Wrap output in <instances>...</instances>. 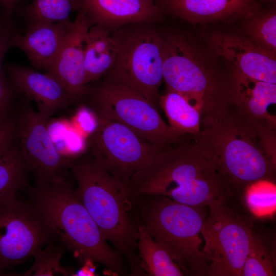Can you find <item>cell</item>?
Returning <instances> with one entry per match:
<instances>
[{"label": "cell", "mask_w": 276, "mask_h": 276, "mask_svg": "<svg viewBox=\"0 0 276 276\" xmlns=\"http://www.w3.org/2000/svg\"><path fill=\"white\" fill-rule=\"evenodd\" d=\"M96 117V126L88 139V153L125 187L133 174L151 164L163 149L118 122Z\"/></svg>", "instance_id": "10"}, {"label": "cell", "mask_w": 276, "mask_h": 276, "mask_svg": "<svg viewBox=\"0 0 276 276\" xmlns=\"http://www.w3.org/2000/svg\"><path fill=\"white\" fill-rule=\"evenodd\" d=\"M82 10L91 26L110 33L137 22H162L166 16L154 0H81Z\"/></svg>", "instance_id": "17"}, {"label": "cell", "mask_w": 276, "mask_h": 276, "mask_svg": "<svg viewBox=\"0 0 276 276\" xmlns=\"http://www.w3.org/2000/svg\"><path fill=\"white\" fill-rule=\"evenodd\" d=\"M160 23H132L112 32L117 57L112 68L101 79L130 87L156 107L159 105V87L163 81L167 34Z\"/></svg>", "instance_id": "7"}, {"label": "cell", "mask_w": 276, "mask_h": 276, "mask_svg": "<svg viewBox=\"0 0 276 276\" xmlns=\"http://www.w3.org/2000/svg\"><path fill=\"white\" fill-rule=\"evenodd\" d=\"M90 26L84 12L82 10L78 11L55 62L47 72L80 101L84 96L87 86L84 66V48Z\"/></svg>", "instance_id": "16"}, {"label": "cell", "mask_w": 276, "mask_h": 276, "mask_svg": "<svg viewBox=\"0 0 276 276\" xmlns=\"http://www.w3.org/2000/svg\"><path fill=\"white\" fill-rule=\"evenodd\" d=\"M77 182L76 193L104 238L129 261L133 273L138 272L140 260L135 253L138 223L130 216L131 206L124 195V186L104 170L88 154L71 160Z\"/></svg>", "instance_id": "5"}, {"label": "cell", "mask_w": 276, "mask_h": 276, "mask_svg": "<svg viewBox=\"0 0 276 276\" xmlns=\"http://www.w3.org/2000/svg\"><path fill=\"white\" fill-rule=\"evenodd\" d=\"M94 262L87 261L84 263V266L76 273L75 275H94V269L93 268Z\"/></svg>", "instance_id": "33"}, {"label": "cell", "mask_w": 276, "mask_h": 276, "mask_svg": "<svg viewBox=\"0 0 276 276\" xmlns=\"http://www.w3.org/2000/svg\"><path fill=\"white\" fill-rule=\"evenodd\" d=\"M16 109V108H15ZM17 142V131L15 110L0 121V158Z\"/></svg>", "instance_id": "30"}, {"label": "cell", "mask_w": 276, "mask_h": 276, "mask_svg": "<svg viewBox=\"0 0 276 276\" xmlns=\"http://www.w3.org/2000/svg\"><path fill=\"white\" fill-rule=\"evenodd\" d=\"M136 206L138 224L169 253L184 274H205L199 235L207 216L205 206H193L159 195L129 201Z\"/></svg>", "instance_id": "6"}, {"label": "cell", "mask_w": 276, "mask_h": 276, "mask_svg": "<svg viewBox=\"0 0 276 276\" xmlns=\"http://www.w3.org/2000/svg\"><path fill=\"white\" fill-rule=\"evenodd\" d=\"M137 248L140 267L150 276H181L183 272L168 251L138 224Z\"/></svg>", "instance_id": "22"}, {"label": "cell", "mask_w": 276, "mask_h": 276, "mask_svg": "<svg viewBox=\"0 0 276 276\" xmlns=\"http://www.w3.org/2000/svg\"><path fill=\"white\" fill-rule=\"evenodd\" d=\"M7 19L0 9V36L4 29Z\"/></svg>", "instance_id": "34"}, {"label": "cell", "mask_w": 276, "mask_h": 276, "mask_svg": "<svg viewBox=\"0 0 276 276\" xmlns=\"http://www.w3.org/2000/svg\"><path fill=\"white\" fill-rule=\"evenodd\" d=\"M3 70L19 95L34 101L37 111L47 121L58 111L80 101L49 72L16 63H7Z\"/></svg>", "instance_id": "15"}, {"label": "cell", "mask_w": 276, "mask_h": 276, "mask_svg": "<svg viewBox=\"0 0 276 276\" xmlns=\"http://www.w3.org/2000/svg\"><path fill=\"white\" fill-rule=\"evenodd\" d=\"M15 109L17 142L21 155L35 185L52 182L68 176L71 160L64 157L53 142L47 121L22 96Z\"/></svg>", "instance_id": "12"}, {"label": "cell", "mask_w": 276, "mask_h": 276, "mask_svg": "<svg viewBox=\"0 0 276 276\" xmlns=\"http://www.w3.org/2000/svg\"><path fill=\"white\" fill-rule=\"evenodd\" d=\"M260 131L233 108L218 122L201 128L194 137L202 154L234 192L258 181H272L275 162L268 155Z\"/></svg>", "instance_id": "3"}, {"label": "cell", "mask_w": 276, "mask_h": 276, "mask_svg": "<svg viewBox=\"0 0 276 276\" xmlns=\"http://www.w3.org/2000/svg\"><path fill=\"white\" fill-rule=\"evenodd\" d=\"M233 108L251 122L275 129L269 108L276 103V84L245 76L231 67Z\"/></svg>", "instance_id": "19"}, {"label": "cell", "mask_w": 276, "mask_h": 276, "mask_svg": "<svg viewBox=\"0 0 276 276\" xmlns=\"http://www.w3.org/2000/svg\"><path fill=\"white\" fill-rule=\"evenodd\" d=\"M158 104L173 131L183 135L194 137L200 133L201 112L184 96L175 91L166 90L164 94L160 95Z\"/></svg>", "instance_id": "21"}, {"label": "cell", "mask_w": 276, "mask_h": 276, "mask_svg": "<svg viewBox=\"0 0 276 276\" xmlns=\"http://www.w3.org/2000/svg\"><path fill=\"white\" fill-rule=\"evenodd\" d=\"M165 16L192 25L241 22L262 8L257 0H154Z\"/></svg>", "instance_id": "14"}, {"label": "cell", "mask_w": 276, "mask_h": 276, "mask_svg": "<svg viewBox=\"0 0 276 276\" xmlns=\"http://www.w3.org/2000/svg\"><path fill=\"white\" fill-rule=\"evenodd\" d=\"M205 45L238 73L276 84V55L254 44L241 33L215 31L204 35Z\"/></svg>", "instance_id": "13"}, {"label": "cell", "mask_w": 276, "mask_h": 276, "mask_svg": "<svg viewBox=\"0 0 276 276\" xmlns=\"http://www.w3.org/2000/svg\"><path fill=\"white\" fill-rule=\"evenodd\" d=\"M241 34L260 48L276 55V9L262 8L241 22Z\"/></svg>", "instance_id": "24"}, {"label": "cell", "mask_w": 276, "mask_h": 276, "mask_svg": "<svg viewBox=\"0 0 276 276\" xmlns=\"http://www.w3.org/2000/svg\"><path fill=\"white\" fill-rule=\"evenodd\" d=\"M116 42L111 33L104 28L91 26L84 48V70L87 84L97 82L113 67L117 57Z\"/></svg>", "instance_id": "20"}, {"label": "cell", "mask_w": 276, "mask_h": 276, "mask_svg": "<svg viewBox=\"0 0 276 276\" xmlns=\"http://www.w3.org/2000/svg\"><path fill=\"white\" fill-rule=\"evenodd\" d=\"M217 57L189 35L167 31L163 66L166 90L180 94L199 109L201 127L218 122L233 108L231 68L221 67Z\"/></svg>", "instance_id": "2"}, {"label": "cell", "mask_w": 276, "mask_h": 276, "mask_svg": "<svg viewBox=\"0 0 276 276\" xmlns=\"http://www.w3.org/2000/svg\"><path fill=\"white\" fill-rule=\"evenodd\" d=\"M64 251V246L57 247L53 242L48 244L44 250L40 249L33 255L35 262L31 268L23 273V275H54L62 274L70 275L69 270L60 264Z\"/></svg>", "instance_id": "28"}, {"label": "cell", "mask_w": 276, "mask_h": 276, "mask_svg": "<svg viewBox=\"0 0 276 276\" xmlns=\"http://www.w3.org/2000/svg\"><path fill=\"white\" fill-rule=\"evenodd\" d=\"M28 172L17 142L0 158V203L14 200L18 191L29 187Z\"/></svg>", "instance_id": "23"}, {"label": "cell", "mask_w": 276, "mask_h": 276, "mask_svg": "<svg viewBox=\"0 0 276 276\" xmlns=\"http://www.w3.org/2000/svg\"><path fill=\"white\" fill-rule=\"evenodd\" d=\"M228 201L220 200L208 205L209 214L200 231L207 275L242 276L249 250L255 231Z\"/></svg>", "instance_id": "9"}, {"label": "cell", "mask_w": 276, "mask_h": 276, "mask_svg": "<svg viewBox=\"0 0 276 276\" xmlns=\"http://www.w3.org/2000/svg\"><path fill=\"white\" fill-rule=\"evenodd\" d=\"M81 9V0H33L21 10V13L28 24L56 23L70 19L71 13Z\"/></svg>", "instance_id": "25"}, {"label": "cell", "mask_w": 276, "mask_h": 276, "mask_svg": "<svg viewBox=\"0 0 276 276\" xmlns=\"http://www.w3.org/2000/svg\"><path fill=\"white\" fill-rule=\"evenodd\" d=\"M58 236L28 200L0 203V267L4 271L33 256Z\"/></svg>", "instance_id": "11"}, {"label": "cell", "mask_w": 276, "mask_h": 276, "mask_svg": "<svg viewBox=\"0 0 276 276\" xmlns=\"http://www.w3.org/2000/svg\"><path fill=\"white\" fill-rule=\"evenodd\" d=\"M72 24L70 19L59 22L28 24L23 34L12 35L11 45L22 51L36 70L49 72L64 43Z\"/></svg>", "instance_id": "18"}, {"label": "cell", "mask_w": 276, "mask_h": 276, "mask_svg": "<svg viewBox=\"0 0 276 276\" xmlns=\"http://www.w3.org/2000/svg\"><path fill=\"white\" fill-rule=\"evenodd\" d=\"M20 0H0V9L7 19L11 18Z\"/></svg>", "instance_id": "32"}, {"label": "cell", "mask_w": 276, "mask_h": 276, "mask_svg": "<svg viewBox=\"0 0 276 276\" xmlns=\"http://www.w3.org/2000/svg\"><path fill=\"white\" fill-rule=\"evenodd\" d=\"M15 32L11 18L7 19L3 31L0 36V73L3 71V61L10 48L12 35Z\"/></svg>", "instance_id": "31"}, {"label": "cell", "mask_w": 276, "mask_h": 276, "mask_svg": "<svg viewBox=\"0 0 276 276\" xmlns=\"http://www.w3.org/2000/svg\"><path fill=\"white\" fill-rule=\"evenodd\" d=\"M275 271L273 252L262 236L255 231L242 276H273Z\"/></svg>", "instance_id": "26"}, {"label": "cell", "mask_w": 276, "mask_h": 276, "mask_svg": "<svg viewBox=\"0 0 276 276\" xmlns=\"http://www.w3.org/2000/svg\"><path fill=\"white\" fill-rule=\"evenodd\" d=\"M31 202L60 237L65 246L83 263H99L122 274L121 255L112 249L78 197L68 176L25 190Z\"/></svg>", "instance_id": "4"}, {"label": "cell", "mask_w": 276, "mask_h": 276, "mask_svg": "<svg viewBox=\"0 0 276 276\" xmlns=\"http://www.w3.org/2000/svg\"><path fill=\"white\" fill-rule=\"evenodd\" d=\"M18 95L3 70L0 73V121L15 110Z\"/></svg>", "instance_id": "29"}, {"label": "cell", "mask_w": 276, "mask_h": 276, "mask_svg": "<svg viewBox=\"0 0 276 276\" xmlns=\"http://www.w3.org/2000/svg\"><path fill=\"white\" fill-rule=\"evenodd\" d=\"M82 99L96 116L124 125L160 149L188 135L173 131L163 120L157 107L126 85L100 80L87 85Z\"/></svg>", "instance_id": "8"}, {"label": "cell", "mask_w": 276, "mask_h": 276, "mask_svg": "<svg viewBox=\"0 0 276 276\" xmlns=\"http://www.w3.org/2000/svg\"><path fill=\"white\" fill-rule=\"evenodd\" d=\"M188 136L160 150L151 164L133 174L124 188L127 200L159 195L193 206L229 200L233 190Z\"/></svg>", "instance_id": "1"}, {"label": "cell", "mask_w": 276, "mask_h": 276, "mask_svg": "<svg viewBox=\"0 0 276 276\" xmlns=\"http://www.w3.org/2000/svg\"><path fill=\"white\" fill-rule=\"evenodd\" d=\"M261 4H264L268 5V7L275 6L276 0H257Z\"/></svg>", "instance_id": "35"}, {"label": "cell", "mask_w": 276, "mask_h": 276, "mask_svg": "<svg viewBox=\"0 0 276 276\" xmlns=\"http://www.w3.org/2000/svg\"><path fill=\"white\" fill-rule=\"evenodd\" d=\"M245 202L252 213L258 217L272 214L275 210V187L272 181L256 182L245 190Z\"/></svg>", "instance_id": "27"}]
</instances>
